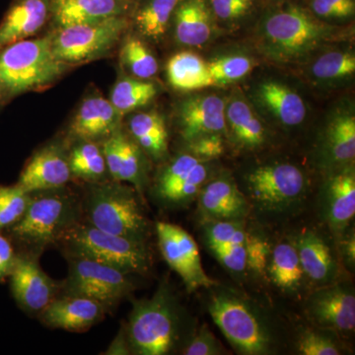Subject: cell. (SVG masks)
<instances>
[{
  "label": "cell",
  "instance_id": "obj_1",
  "mask_svg": "<svg viewBox=\"0 0 355 355\" xmlns=\"http://www.w3.org/2000/svg\"><path fill=\"white\" fill-rule=\"evenodd\" d=\"M80 214L81 202L62 188L33 191L24 214L9 232L24 248V254L39 257L80 221Z\"/></svg>",
  "mask_w": 355,
  "mask_h": 355
},
{
  "label": "cell",
  "instance_id": "obj_2",
  "mask_svg": "<svg viewBox=\"0 0 355 355\" xmlns=\"http://www.w3.org/2000/svg\"><path fill=\"white\" fill-rule=\"evenodd\" d=\"M207 310L238 354H272L277 343L272 326L248 299L227 289H216L210 295Z\"/></svg>",
  "mask_w": 355,
  "mask_h": 355
},
{
  "label": "cell",
  "instance_id": "obj_3",
  "mask_svg": "<svg viewBox=\"0 0 355 355\" xmlns=\"http://www.w3.org/2000/svg\"><path fill=\"white\" fill-rule=\"evenodd\" d=\"M343 33L297 6L277 11L261 25V48L273 60H295Z\"/></svg>",
  "mask_w": 355,
  "mask_h": 355
},
{
  "label": "cell",
  "instance_id": "obj_4",
  "mask_svg": "<svg viewBox=\"0 0 355 355\" xmlns=\"http://www.w3.org/2000/svg\"><path fill=\"white\" fill-rule=\"evenodd\" d=\"M181 315L169 287L161 286L151 298L135 301L127 338L133 354H170L180 340Z\"/></svg>",
  "mask_w": 355,
  "mask_h": 355
},
{
  "label": "cell",
  "instance_id": "obj_5",
  "mask_svg": "<svg viewBox=\"0 0 355 355\" xmlns=\"http://www.w3.org/2000/svg\"><path fill=\"white\" fill-rule=\"evenodd\" d=\"M86 222L111 234L146 242L149 221L137 191L121 182H99L81 203Z\"/></svg>",
  "mask_w": 355,
  "mask_h": 355
},
{
  "label": "cell",
  "instance_id": "obj_6",
  "mask_svg": "<svg viewBox=\"0 0 355 355\" xmlns=\"http://www.w3.org/2000/svg\"><path fill=\"white\" fill-rule=\"evenodd\" d=\"M69 64L51 50V37L26 39L0 50V90L15 95L44 87L64 73Z\"/></svg>",
  "mask_w": 355,
  "mask_h": 355
},
{
  "label": "cell",
  "instance_id": "obj_7",
  "mask_svg": "<svg viewBox=\"0 0 355 355\" xmlns=\"http://www.w3.org/2000/svg\"><path fill=\"white\" fill-rule=\"evenodd\" d=\"M58 242L69 257L99 261L128 275H146L150 268V254L146 242L105 232L88 222H77Z\"/></svg>",
  "mask_w": 355,
  "mask_h": 355
},
{
  "label": "cell",
  "instance_id": "obj_8",
  "mask_svg": "<svg viewBox=\"0 0 355 355\" xmlns=\"http://www.w3.org/2000/svg\"><path fill=\"white\" fill-rule=\"evenodd\" d=\"M307 177L291 163L259 166L245 176V191L250 207L270 216H288L307 198Z\"/></svg>",
  "mask_w": 355,
  "mask_h": 355
},
{
  "label": "cell",
  "instance_id": "obj_9",
  "mask_svg": "<svg viewBox=\"0 0 355 355\" xmlns=\"http://www.w3.org/2000/svg\"><path fill=\"white\" fill-rule=\"evenodd\" d=\"M128 27L123 16L60 28L51 37V50L67 64H80L102 57L120 40Z\"/></svg>",
  "mask_w": 355,
  "mask_h": 355
},
{
  "label": "cell",
  "instance_id": "obj_10",
  "mask_svg": "<svg viewBox=\"0 0 355 355\" xmlns=\"http://www.w3.org/2000/svg\"><path fill=\"white\" fill-rule=\"evenodd\" d=\"M69 273L64 286L65 295L83 296L113 307L133 289L127 273L113 266L81 257H70Z\"/></svg>",
  "mask_w": 355,
  "mask_h": 355
},
{
  "label": "cell",
  "instance_id": "obj_11",
  "mask_svg": "<svg viewBox=\"0 0 355 355\" xmlns=\"http://www.w3.org/2000/svg\"><path fill=\"white\" fill-rule=\"evenodd\" d=\"M156 233L163 258L181 277L189 292L217 286L203 270L197 243L184 229L161 221L156 224Z\"/></svg>",
  "mask_w": 355,
  "mask_h": 355
},
{
  "label": "cell",
  "instance_id": "obj_12",
  "mask_svg": "<svg viewBox=\"0 0 355 355\" xmlns=\"http://www.w3.org/2000/svg\"><path fill=\"white\" fill-rule=\"evenodd\" d=\"M306 311L320 329L335 334L352 333L355 328L354 288L335 282L319 287L308 298Z\"/></svg>",
  "mask_w": 355,
  "mask_h": 355
},
{
  "label": "cell",
  "instance_id": "obj_13",
  "mask_svg": "<svg viewBox=\"0 0 355 355\" xmlns=\"http://www.w3.org/2000/svg\"><path fill=\"white\" fill-rule=\"evenodd\" d=\"M10 277L14 298L27 312L41 313L57 297V284L42 270L38 257L17 256Z\"/></svg>",
  "mask_w": 355,
  "mask_h": 355
},
{
  "label": "cell",
  "instance_id": "obj_14",
  "mask_svg": "<svg viewBox=\"0 0 355 355\" xmlns=\"http://www.w3.org/2000/svg\"><path fill=\"white\" fill-rule=\"evenodd\" d=\"M322 216L336 237L349 228L355 214V175L352 164L331 175L320 200Z\"/></svg>",
  "mask_w": 355,
  "mask_h": 355
},
{
  "label": "cell",
  "instance_id": "obj_15",
  "mask_svg": "<svg viewBox=\"0 0 355 355\" xmlns=\"http://www.w3.org/2000/svg\"><path fill=\"white\" fill-rule=\"evenodd\" d=\"M197 198L200 214L209 220H243L251 209L241 189L229 178L207 182Z\"/></svg>",
  "mask_w": 355,
  "mask_h": 355
},
{
  "label": "cell",
  "instance_id": "obj_16",
  "mask_svg": "<svg viewBox=\"0 0 355 355\" xmlns=\"http://www.w3.org/2000/svg\"><path fill=\"white\" fill-rule=\"evenodd\" d=\"M106 307L83 296L64 295L53 299L41 313L40 319L53 329L80 331L101 321Z\"/></svg>",
  "mask_w": 355,
  "mask_h": 355
},
{
  "label": "cell",
  "instance_id": "obj_17",
  "mask_svg": "<svg viewBox=\"0 0 355 355\" xmlns=\"http://www.w3.org/2000/svg\"><path fill=\"white\" fill-rule=\"evenodd\" d=\"M71 177L69 158L58 146H48L35 154L21 173L19 186L26 193L62 188Z\"/></svg>",
  "mask_w": 355,
  "mask_h": 355
},
{
  "label": "cell",
  "instance_id": "obj_18",
  "mask_svg": "<svg viewBox=\"0 0 355 355\" xmlns=\"http://www.w3.org/2000/svg\"><path fill=\"white\" fill-rule=\"evenodd\" d=\"M225 102L216 95L193 98L182 104L180 123L184 139L190 142L207 135H222L226 130Z\"/></svg>",
  "mask_w": 355,
  "mask_h": 355
},
{
  "label": "cell",
  "instance_id": "obj_19",
  "mask_svg": "<svg viewBox=\"0 0 355 355\" xmlns=\"http://www.w3.org/2000/svg\"><path fill=\"white\" fill-rule=\"evenodd\" d=\"M293 243L308 280L319 287L335 282L338 273V260L330 245L319 233L303 231Z\"/></svg>",
  "mask_w": 355,
  "mask_h": 355
},
{
  "label": "cell",
  "instance_id": "obj_20",
  "mask_svg": "<svg viewBox=\"0 0 355 355\" xmlns=\"http://www.w3.org/2000/svg\"><path fill=\"white\" fill-rule=\"evenodd\" d=\"M108 172L114 181L127 182L141 191L144 165L141 148L123 133L116 130L105 140L102 148Z\"/></svg>",
  "mask_w": 355,
  "mask_h": 355
},
{
  "label": "cell",
  "instance_id": "obj_21",
  "mask_svg": "<svg viewBox=\"0 0 355 355\" xmlns=\"http://www.w3.org/2000/svg\"><path fill=\"white\" fill-rule=\"evenodd\" d=\"M121 114L110 100L100 96L87 98L77 112L72 132L83 140H95L109 137L118 128Z\"/></svg>",
  "mask_w": 355,
  "mask_h": 355
},
{
  "label": "cell",
  "instance_id": "obj_22",
  "mask_svg": "<svg viewBox=\"0 0 355 355\" xmlns=\"http://www.w3.org/2000/svg\"><path fill=\"white\" fill-rule=\"evenodd\" d=\"M46 0H21L0 24V50L8 44L34 36L46 23Z\"/></svg>",
  "mask_w": 355,
  "mask_h": 355
},
{
  "label": "cell",
  "instance_id": "obj_23",
  "mask_svg": "<svg viewBox=\"0 0 355 355\" xmlns=\"http://www.w3.org/2000/svg\"><path fill=\"white\" fill-rule=\"evenodd\" d=\"M266 275L286 293L298 294L304 288L308 279L293 241L280 242L272 248Z\"/></svg>",
  "mask_w": 355,
  "mask_h": 355
},
{
  "label": "cell",
  "instance_id": "obj_24",
  "mask_svg": "<svg viewBox=\"0 0 355 355\" xmlns=\"http://www.w3.org/2000/svg\"><path fill=\"white\" fill-rule=\"evenodd\" d=\"M214 33L211 15L205 0H184L175 14V34L180 44L200 46Z\"/></svg>",
  "mask_w": 355,
  "mask_h": 355
},
{
  "label": "cell",
  "instance_id": "obj_25",
  "mask_svg": "<svg viewBox=\"0 0 355 355\" xmlns=\"http://www.w3.org/2000/svg\"><path fill=\"white\" fill-rule=\"evenodd\" d=\"M125 9V0H58L55 15L64 28L121 16Z\"/></svg>",
  "mask_w": 355,
  "mask_h": 355
},
{
  "label": "cell",
  "instance_id": "obj_26",
  "mask_svg": "<svg viewBox=\"0 0 355 355\" xmlns=\"http://www.w3.org/2000/svg\"><path fill=\"white\" fill-rule=\"evenodd\" d=\"M259 99L284 125H300L306 118V106L300 95L284 84L268 81L261 84Z\"/></svg>",
  "mask_w": 355,
  "mask_h": 355
},
{
  "label": "cell",
  "instance_id": "obj_27",
  "mask_svg": "<svg viewBox=\"0 0 355 355\" xmlns=\"http://www.w3.org/2000/svg\"><path fill=\"white\" fill-rule=\"evenodd\" d=\"M169 83L177 90L195 91L214 86L207 62L191 51L177 53L167 64Z\"/></svg>",
  "mask_w": 355,
  "mask_h": 355
},
{
  "label": "cell",
  "instance_id": "obj_28",
  "mask_svg": "<svg viewBox=\"0 0 355 355\" xmlns=\"http://www.w3.org/2000/svg\"><path fill=\"white\" fill-rule=\"evenodd\" d=\"M226 123L237 144L245 148H257L266 141V130L260 119L243 100H234L225 109Z\"/></svg>",
  "mask_w": 355,
  "mask_h": 355
},
{
  "label": "cell",
  "instance_id": "obj_29",
  "mask_svg": "<svg viewBox=\"0 0 355 355\" xmlns=\"http://www.w3.org/2000/svg\"><path fill=\"white\" fill-rule=\"evenodd\" d=\"M324 153L329 162L340 167L350 165L355 157V119L342 114L329 125L324 140Z\"/></svg>",
  "mask_w": 355,
  "mask_h": 355
},
{
  "label": "cell",
  "instance_id": "obj_30",
  "mask_svg": "<svg viewBox=\"0 0 355 355\" xmlns=\"http://www.w3.org/2000/svg\"><path fill=\"white\" fill-rule=\"evenodd\" d=\"M130 130L137 146L151 157L159 159L167 153L168 132L160 114L141 113L130 120Z\"/></svg>",
  "mask_w": 355,
  "mask_h": 355
},
{
  "label": "cell",
  "instance_id": "obj_31",
  "mask_svg": "<svg viewBox=\"0 0 355 355\" xmlns=\"http://www.w3.org/2000/svg\"><path fill=\"white\" fill-rule=\"evenodd\" d=\"M157 94V88L153 83L142 79H121L112 90L110 102L121 116L148 104Z\"/></svg>",
  "mask_w": 355,
  "mask_h": 355
},
{
  "label": "cell",
  "instance_id": "obj_32",
  "mask_svg": "<svg viewBox=\"0 0 355 355\" xmlns=\"http://www.w3.org/2000/svg\"><path fill=\"white\" fill-rule=\"evenodd\" d=\"M69 164L71 175L92 183L102 182L108 172L102 149L89 140H83L71 151Z\"/></svg>",
  "mask_w": 355,
  "mask_h": 355
},
{
  "label": "cell",
  "instance_id": "obj_33",
  "mask_svg": "<svg viewBox=\"0 0 355 355\" xmlns=\"http://www.w3.org/2000/svg\"><path fill=\"white\" fill-rule=\"evenodd\" d=\"M178 2L179 0H149L135 17L140 33L148 38H161L167 31Z\"/></svg>",
  "mask_w": 355,
  "mask_h": 355
},
{
  "label": "cell",
  "instance_id": "obj_34",
  "mask_svg": "<svg viewBox=\"0 0 355 355\" xmlns=\"http://www.w3.org/2000/svg\"><path fill=\"white\" fill-rule=\"evenodd\" d=\"M121 62L137 78L148 79L157 73L158 64L148 48L139 39H128L121 50Z\"/></svg>",
  "mask_w": 355,
  "mask_h": 355
},
{
  "label": "cell",
  "instance_id": "obj_35",
  "mask_svg": "<svg viewBox=\"0 0 355 355\" xmlns=\"http://www.w3.org/2000/svg\"><path fill=\"white\" fill-rule=\"evenodd\" d=\"M247 231L243 220H209L203 224V236L207 248L246 244Z\"/></svg>",
  "mask_w": 355,
  "mask_h": 355
},
{
  "label": "cell",
  "instance_id": "obj_36",
  "mask_svg": "<svg viewBox=\"0 0 355 355\" xmlns=\"http://www.w3.org/2000/svg\"><path fill=\"white\" fill-rule=\"evenodd\" d=\"M254 67L251 58L243 55H226L207 64L214 85H226L248 76Z\"/></svg>",
  "mask_w": 355,
  "mask_h": 355
},
{
  "label": "cell",
  "instance_id": "obj_37",
  "mask_svg": "<svg viewBox=\"0 0 355 355\" xmlns=\"http://www.w3.org/2000/svg\"><path fill=\"white\" fill-rule=\"evenodd\" d=\"M355 71V58L349 53L330 51L321 55L312 67L313 76L322 80L350 76Z\"/></svg>",
  "mask_w": 355,
  "mask_h": 355
},
{
  "label": "cell",
  "instance_id": "obj_38",
  "mask_svg": "<svg viewBox=\"0 0 355 355\" xmlns=\"http://www.w3.org/2000/svg\"><path fill=\"white\" fill-rule=\"evenodd\" d=\"M29 200L30 193H26L17 184L0 186V231L19 220Z\"/></svg>",
  "mask_w": 355,
  "mask_h": 355
},
{
  "label": "cell",
  "instance_id": "obj_39",
  "mask_svg": "<svg viewBox=\"0 0 355 355\" xmlns=\"http://www.w3.org/2000/svg\"><path fill=\"white\" fill-rule=\"evenodd\" d=\"M200 161L202 160L193 154H183L173 160L158 178L156 193L160 200H162L175 187L182 183Z\"/></svg>",
  "mask_w": 355,
  "mask_h": 355
},
{
  "label": "cell",
  "instance_id": "obj_40",
  "mask_svg": "<svg viewBox=\"0 0 355 355\" xmlns=\"http://www.w3.org/2000/svg\"><path fill=\"white\" fill-rule=\"evenodd\" d=\"M334 331L324 330H306L299 336L296 347L299 354L303 355H340L343 349L340 343L331 334Z\"/></svg>",
  "mask_w": 355,
  "mask_h": 355
},
{
  "label": "cell",
  "instance_id": "obj_41",
  "mask_svg": "<svg viewBox=\"0 0 355 355\" xmlns=\"http://www.w3.org/2000/svg\"><path fill=\"white\" fill-rule=\"evenodd\" d=\"M245 247L247 270L254 275L263 277L266 275V266L272 252V245L261 236L247 232Z\"/></svg>",
  "mask_w": 355,
  "mask_h": 355
},
{
  "label": "cell",
  "instance_id": "obj_42",
  "mask_svg": "<svg viewBox=\"0 0 355 355\" xmlns=\"http://www.w3.org/2000/svg\"><path fill=\"white\" fill-rule=\"evenodd\" d=\"M186 355H220L226 354L220 342L214 336L207 324H202L198 333L193 336L187 347Z\"/></svg>",
  "mask_w": 355,
  "mask_h": 355
},
{
  "label": "cell",
  "instance_id": "obj_43",
  "mask_svg": "<svg viewBox=\"0 0 355 355\" xmlns=\"http://www.w3.org/2000/svg\"><path fill=\"white\" fill-rule=\"evenodd\" d=\"M313 12L324 19H343L354 16V0H313Z\"/></svg>",
  "mask_w": 355,
  "mask_h": 355
},
{
  "label": "cell",
  "instance_id": "obj_44",
  "mask_svg": "<svg viewBox=\"0 0 355 355\" xmlns=\"http://www.w3.org/2000/svg\"><path fill=\"white\" fill-rule=\"evenodd\" d=\"M256 0H210L214 15L222 21L241 19L253 9Z\"/></svg>",
  "mask_w": 355,
  "mask_h": 355
},
{
  "label": "cell",
  "instance_id": "obj_45",
  "mask_svg": "<svg viewBox=\"0 0 355 355\" xmlns=\"http://www.w3.org/2000/svg\"><path fill=\"white\" fill-rule=\"evenodd\" d=\"M210 252L229 272L243 273L247 270L245 244L216 248Z\"/></svg>",
  "mask_w": 355,
  "mask_h": 355
},
{
  "label": "cell",
  "instance_id": "obj_46",
  "mask_svg": "<svg viewBox=\"0 0 355 355\" xmlns=\"http://www.w3.org/2000/svg\"><path fill=\"white\" fill-rule=\"evenodd\" d=\"M189 144H190L191 154L202 161L220 157L225 149L221 135H203L191 140Z\"/></svg>",
  "mask_w": 355,
  "mask_h": 355
},
{
  "label": "cell",
  "instance_id": "obj_47",
  "mask_svg": "<svg viewBox=\"0 0 355 355\" xmlns=\"http://www.w3.org/2000/svg\"><path fill=\"white\" fill-rule=\"evenodd\" d=\"M16 259L12 244L6 236L0 234V280L10 277Z\"/></svg>",
  "mask_w": 355,
  "mask_h": 355
},
{
  "label": "cell",
  "instance_id": "obj_48",
  "mask_svg": "<svg viewBox=\"0 0 355 355\" xmlns=\"http://www.w3.org/2000/svg\"><path fill=\"white\" fill-rule=\"evenodd\" d=\"M340 254L343 261L349 266L352 270L354 268L355 263V238L354 231L349 232V234H343L340 237Z\"/></svg>",
  "mask_w": 355,
  "mask_h": 355
},
{
  "label": "cell",
  "instance_id": "obj_49",
  "mask_svg": "<svg viewBox=\"0 0 355 355\" xmlns=\"http://www.w3.org/2000/svg\"><path fill=\"white\" fill-rule=\"evenodd\" d=\"M130 354V345H128L127 334L121 331L120 335L114 338L109 347L106 354Z\"/></svg>",
  "mask_w": 355,
  "mask_h": 355
},
{
  "label": "cell",
  "instance_id": "obj_50",
  "mask_svg": "<svg viewBox=\"0 0 355 355\" xmlns=\"http://www.w3.org/2000/svg\"><path fill=\"white\" fill-rule=\"evenodd\" d=\"M6 97V94H4L3 92H2L1 90H0V103H1L2 100H3V98Z\"/></svg>",
  "mask_w": 355,
  "mask_h": 355
}]
</instances>
